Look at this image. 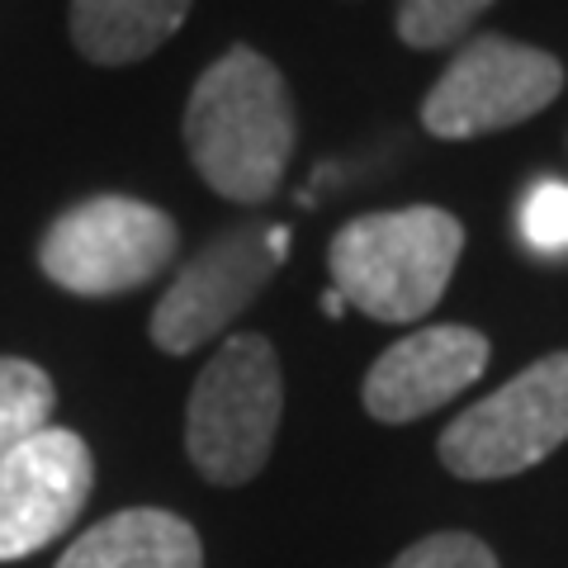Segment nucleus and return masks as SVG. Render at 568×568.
I'll use <instances>...</instances> for the list:
<instances>
[{"label": "nucleus", "instance_id": "nucleus-1", "mask_svg": "<svg viewBox=\"0 0 568 568\" xmlns=\"http://www.w3.org/2000/svg\"><path fill=\"white\" fill-rule=\"evenodd\" d=\"M298 142L290 81L256 48H227L185 100V152L200 181L233 204H265Z\"/></svg>", "mask_w": 568, "mask_h": 568}, {"label": "nucleus", "instance_id": "nucleus-2", "mask_svg": "<svg viewBox=\"0 0 568 568\" xmlns=\"http://www.w3.org/2000/svg\"><path fill=\"white\" fill-rule=\"evenodd\" d=\"M465 252V223L436 204L361 213L327 246L332 290L375 323H422Z\"/></svg>", "mask_w": 568, "mask_h": 568}, {"label": "nucleus", "instance_id": "nucleus-3", "mask_svg": "<svg viewBox=\"0 0 568 568\" xmlns=\"http://www.w3.org/2000/svg\"><path fill=\"white\" fill-rule=\"evenodd\" d=\"M284 417V375L275 346L237 332L209 355L185 403V455L209 484L242 488L265 469Z\"/></svg>", "mask_w": 568, "mask_h": 568}, {"label": "nucleus", "instance_id": "nucleus-4", "mask_svg": "<svg viewBox=\"0 0 568 568\" xmlns=\"http://www.w3.org/2000/svg\"><path fill=\"white\" fill-rule=\"evenodd\" d=\"M181 252L166 209L133 194H91L52 219L39 242V271L77 298H114L152 284Z\"/></svg>", "mask_w": 568, "mask_h": 568}, {"label": "nucleus", "instance_id": "nucleus-5", "mask_svg": "<svg viewBox=\"0 0 568 568\" xmlns=\"http://www.w3.org/2000/svg\"><path fill=\"white\" fill-rule=\"evenodd\" d=\"M568 440V351L526 365L484 403L465 407L440 432V465L455 478L488 484L536 469Z\"/></svg>", "mask_w": 568, "mask_h": 568}, {"label": "nucleus", "instance_id": "nucleus-6", "mask_svg": "<svg viewBox=\"0 0 568 568\" xmlns=\"http://www.w3.org/2000/svg\"><path fill=\"white\" fill-rule=\"evenodd\" d=\"M559 91L564 67L555 52L503 39V33H478L426 91L422 123L432 138L469 142L536 119L545 104H555Z\"/></svg>", "mask_w": 568, "mask_h": 568}, {"label": "nucleus", "instance_id": "nucleus-7", "mask_svg": "<svg viewBox=\"0 0 568 568\" xmlns=\"http://www.w3.org/2000/svg\"><path fill=\"white\" fill-rule=\"evenodd\" d=\"M290 233L275 223L227 227L194 252L171 290L152 308V346L166 355H190L223 336L237 317L256 304V294L284 265Z\"/></svg>", "mask_w": 568, "mask_h": 568}, {"label": "nucleus", "instance_id": "nucleus-8", "mask_svg": "<svg viewBox=\"0 0 568 568\" xmlns=\"http://www.w3.org/2000/svg\"><path fill=\"white\" fill-rule=\"evenodd\" d=\"M95 488L91 446L67 432L43 426L0 455V564L29 559L52 545L85 511Z\"/></svg>", "mask_w": 568, "mask_h": 568}, {"label": "nucleus", "instance_id": "nucleus-9", "mask_svg": "<svg viewBox=\"0 0 568 568\" xmlns=\"http://www.w3.org/2000/svg\"><path fill=\"white\" fill-rule=\"evenodd\" d=\"M488 336L465 323H436L417 327L403 342H394L361 384L365 413L375 422L403 426L436 407H446L488 369Z\"/></svg>", "mask_w": 568, "mask_h": 568}, {"label": "nucleus", "instance_id": "nucleus-10", "mask_svg": "<svg viewBox=\"0 0 568 568\" xmlns=\"http://www.w3.org/2000/svg\"><path fill=\"white\" fill-rule=\"evenodd\" d=\"M58 568H204V545L175 511L129 507L71 540Z\"/></svg>", "mask_w": 568, "mask_h": 568}, {"label": "nucleus", "instance_id": "nucleus-11", "mask_svg": "<svg viewBox=\"0 0 568 568\" xmlns=\"http://www.w3.org/2000/svg\"><path fill=\"white\" fill-rule=\"evenodd\" d=\"M194 0H71V43L95 67H133L175 39Z\"/></svg>", "mask_w": 568, "mask_h": 568}, {"label": "nucleus", "instance_id": "nucleus-12", "mask_svg": "<svg viewBox=\"0 0 568 568\" xmlns=\"http://www.w3.org/2000/svg\"><path fill=\"white\" fill-rule=\"evenodd\" d=\"M58 403L48 369L20 361V355H0V455H10L20 440L43 432Z\"/></svg>", "mask_w": 568, "mask_h": 568}, {"label": "nucleus", "instance_id": "nucleus-13", "mask_svg": "<svg viewBox=\"0 0 568 568\" xmlns=\"http://www.w3.org/2000/svg\"><path fill=\"white\" fill-rule=\"evenodd\" d=\"M493 6V0H398V39L407 48H450L465 39V29Z\"/></svg>", "mask_w": 568, "mask_h": 568}, {"label": "nucleus", "instance_id": "nucleus-14", "mask_svg": "<svg viewBox=\"0 0 568 568\" xmlns=\"http://www.w3.org/2000/svg\"><path fill=\"white\" fill-rule=\"evenodd\" d=\"M521 237L530 252H545V256L568 252V185L564 181H540L526 190Z\"/></svg>", "mask_w": 568, "mask_h": 568}, {"label": "nucleus", "instance_id": "nucleus-15", "mask_svg": "<svg viewBox=\"0 0 568 568\" xmlns=\"http://www.w3.org/2000/svg\"><path fill=\"white\" fill-rule=\"evenodd\" d=\"M388 568H503V564L469 530H436V536L407 545Z\"/></svg>", "mask_w": 568, "mask_h": 568}, {"label": "nucleus", "instance_id": "nucleus-16", "mask_svg": "<svg viewBox=\"0 0 568 568\" xmlns=\"http://www.w3.org/2000/svg\"><path fill=\"white\" fill-rule=\"evenodd\" d=\"M323 313H327V317H342V313H346V304H342V294H336V290L323 294Z\"/></svg>", "mask_w": 568, "mask_h": 568}]
</instances>
